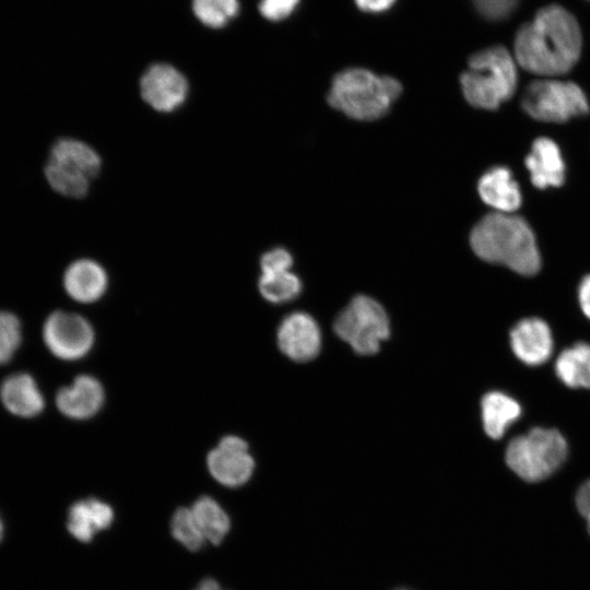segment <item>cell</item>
<instances>
[{
	"label": "cell",
	"instance_id": "obj_29",
	"mask_svg": "<svg viewBox=\"0 0 590 590\" xmlns=\"http://www.w3.org/2000/svg\"><path fill=\"white\" fill-rule=\"evenodd\" d=\"M293 266V256L283 247H275L266 251L260 259L262 274L290 271Z\"/></svg>",
	"mask_w": 590,
	"mask_h": 590
},
{
	"label": "cell",
	"instance_id": "obj_8",
	"mask_svg": "<svg viewBox=\"0 0 590 590\" xmlns=\"http://www.w3.org/2000/svg\"><path fill=\"white\" fill-rule=\"evenodd\" d=\"M43 339L51 354L63 361H75L86 355L94 343V331L82 316L57 310L43 327Z\"/></svg>",
	"mask_w": 590,
	"mask_h": 590
},
{
	"label": "cell",
	"instance_id": "obj_11",
	"mask_svg": "<svg viewBox=\"0 0 590 590\" xmlns=\"http://www.w3.org/2000/svg\"><path fill=\"white\" fill-rule=\"evenodd\" d=\"M278 344L291 359L309 361L320 350V329L310 315L302 311L293 312L285 317L279 327Z\"/></svg>",
	"mask_w": 590,
	"mask_h": 590
},
{
	"label": "cell",
	"instance_id": "obj_22",
	"mask_svg": "<svg viewBox=\"0 0 590 590\" xmlns=\"http://www.w3.org/2000/svg\"><path fill=\"white\" fill-rule=\"evenodd\" d=\"M190 510L205 541L220 544L231 528L229 518L220 504L210 496H201Z\"/></svg>",
	"mask_w": 590,
	"mask_h": 590
},
{
	"label": "cell",
	"instance_id": "obj_19",
	"mask_svg": "<svg viewBox=\"0 0 590 590\" xmlns=\"http://www.w3.org/2000/svg\"><path fill=\"white\" fill-rule=\"evenodd\" d=\"M48 162L90 180L97 176L102 166L101 156L92 146L71 138H62L55 142Z\"/></svg>",
	"mask_w": 590,
	"mask_h": 590
},
{
	"label": "cell",
	"instance_id": "obj_33",
	"mask_svg": "<svg viewBox=\"0 0 590 590\" xmlns=\"http://www.w3.org/2000/svg\"><path fill=\"white\" fill-rule=\"evenodd\" d=\"M396 0H355L356 5L365 12H382L388 10Z\"/></svg>",
	"mask_w": 590,
	"mask_h": 590
},
{
	"label": "cell",
	"instance_id": "obj_32",
	"mask_svg": "<svg viewBox=\"0 0 590 590\" xmlns=\"http://www.w3.org/2000/svg\"><path fill=\"white\" fill-rule=\"evenodd\" d=\"M578 300L582 312L590 319V274L582 278L579 284Z\"/></svg>",
	"mask_w": 590,
	"mask_h": 590
},
{
	"label": "cell",
	"instance_id": "obj_27",
	"mask_svg": "<svg viewBox=\"0 0 590 590\" xmlns=\"http://www.w3.org/2000/svg\"><path fill=\"white\" fill-rule=\"evenodd\" d=\"M22 331L19 318L0 311V365L9 363L21 345Z\"/></svg>",
	"mask_w": 590,
	"mask_h": 590
},
{
	"label": "cell",
	"instance_id": "obj_31",
	"mask_svg": "<svg viewBox=\"0 0 590 590\" xmlns=\"http://www.w3.org/2000/svg\"><path fill=\"white\" fill-rule=\"evenodd\" d=\"M576 506L586 521L587 530L590 534V480L585 482L576 494Z\"/></svg>",
	"mask_w": 590,
	"mask_h": 590
},
{
	"label": "cell",
	"instance_id": "obj_9",
	"mask_svg": "<svg viewBox=\"0 0 590 590\" xmlns=\"http://www.w3.org/2000/svg\"><path fill=\"white\" fill-rule=\"evenodd\" d=\"M188 81L176 68L156 63L146 69L140 80V94L153 109L170 113L179 108L188 95Z\"/></svg>",
	"mask_w": 590,
	"mask_h": 590
},
{
	"label": "cell",
	"instance_id": "obj_30",
	"mask_svg": "<svg viewBox=\"0 0 590 590\" xmlns=\"http://www.w3.org/2000/svg\"><path fill=\"white\" fill-rule=\"evenodd\" d=\"M299 0H260L259 11L270 21H281L293 13Z\"/></svg>",
	"mask_w": 590,
	"mask_h": 590
},
{
	"label": "cell",
	"instance_id": "obj_16",
	"mask_svg": "<svg viewBox=\"0 0 590 590\" xmlns=\"http://www.w3.org/2000/svg\"><path fill=\"white\" fill-rule=\"evenodd\" d=\"M0 399L4 408L20 417H34L45 406L44 397L27 373H16L3 379L0 386Z\"/></svg>",
	"mask_w": 590,
	"mask_h": 590
},
{
	"label": "cell",
	"instance_id": "obj_20",
	"mask_svg": "<svg viewBox=\"0 0 590 590\" xmlns=\"http://www.w3.org/2000/svg\"><path fill=\"white\" fill-rule=\"evenodd\" d=\"M481 410L484 430L493 439L503 437L506 429L521 415L520 404L500 391L486 393Z\"/></svg>",
	"mask_w": 590,
	"mask_h": 590
},
{
	"label": "cell",
	"instance_id": "obj_5",
	"mask_svg": "<svg viewBox=\"0 0 590 590\" xmlns=\"http://www.w3.org/2000/svg\"><path fill=\"white\" fill-rule=\"evenodd\" d=\"M568 446L554 428L534 427L510 440L506 463L527 482H540L551 476L565 461Z\"/></svg>",
	"mask_w": 590,
	"mask_h": 590
},
{
	"label": "cell",
	"instance_id": "obj_21",
	"mask_svg": "<svg viewBox=\"0 0 590 590\" xmlns=\"http://www.w3.org/2000/svg\"><path fill=\"white\" fill-rule=\"evenodd\" d=\"M555 373L569 388L590 389V344L578 342L560 352Z\"/></svg>",
	"mask_w": 590,
	"mask_h": 590
},
{
	"label": "cell",
	"instance_id": "obj_35",
	"mask_svg": "<svg viewBox=\"0 0 590 590\" xmlns=\"http://www.w3.org/2000/svg\"><path fill=\"white\" fill-rule=\"evenodd\" d=\"M3 538V523H2V519L0 517V541L2 540Z\"/></svg>",
	"mask_w": 590,
	"mask_h": 590
},
{
	"label": "cell",
	"instance_id": "obj_24",
	"mask_svg": "<svg viewBox=\"0 0 590 590\" xmlns=\"http://www.w3.org/2000/svg\"><path fill=\"white\" fill-rule=\"evenodd\" d=\"M45 176L50 187L58 193L70 198H83L90 188V179L48 162Z\"/></svg>",
	"mask_w": 590,
	"mask_h": 590
},
{
	"label": "cell",
	"instance_id": "obj_13",
	"mask_svg": "<svg viewBox=\"0 0 590 590\" xmlns=\"http://www.w3.org/2000/svg\"><path fill=\"white\" fill-rule=\"evenodd\" d=\"M524 165L532 185L538 189L559 187L565 181L566 166L560 149L547 137H539L533 141Z\"/></svg>",
	"mask_w": 590,
	"mask_h": 590
},
{
	"label": "cell",
	"instance_id": "obj_6",
	"mask_svg": "<svg viewBox=\"0 0 590 590\" xmlns=\"http://www.w3.org/2000/svg\"><path fill=\"white\" fill-rule=\"evenodd\" d=\"M521 107L534 120L553 123L566 122L590 110L582 88L557 78L532 81L523 91Z\"/></svg>",
	"mask_w": 590,
	"mask_h": 590
},
{
	"label": "cell",
	"instance_id": "obj_1",
	"mask_svg": "<svg viewBox=\"0 0 590 590\" xmlns=\"http://www.w3.org/2000/svg\"><path fill=\"white\" fill-rule=\"evenodd\" d=\"M582 36L576 17L559 4L540 9L518 30L514 52L517 63L542 78L569 72L580 58Z\"/></svg>",
	"mask_w": 590,
	"mask_h": 590
},
{
	"label": "cell",
	"instance_id": "obj_7",
	"mask_svg": "<svg viewBox=\"0 0 590 590\" xmlns=\"http://www.w3.org/2000/svg\"><path fill=\"white\" fill-rule=\"evenodd\" d=\"M335 333L358 354L378 352L390 333L388 316L374 298L357 295L339 314L334 322Z\"/></svg>",
	"mask_w": 590,
	"mask_h": 590
},
{
	"label": "cell",
	"instance_id": "obj_17",
	"mask_svg": "<svg viewBox=\"0 0 590 590\" xmlns=\"http://www.w3.org/2000/svg\"><path fill=\"white\" fill-rule=\"evenodd\" d=\"M107 284L106 271L91 259H79L72 262L63 275L66 292L79 303L97 300L105 293Z\"/></svg>",
	"mask_w": 590,
	"mask_h": 590
},
{
	"label": "cell",
	"instance_id": "obj_15",
	"mask_svg": "<svg viewBox=\"0 0 590 590\" xmlns=\"http://www.w3.org/2000/svg\"><path fill=\"white\" fill-rule=\"evenodd\" d=\"M477 192L482 201L498 213H514L522 203L519 184L505 166L487 169L477 181Z\"/></svg>",
	"mask_w": 590,
	"mask_h": 590
},
{
	"label": "cell",
	"instance_id": "obj_12",
	"mask_svg": "<svg viewBox=\"0 0 590 590\" xmlns=\"http://www.w3.org/2000/svg\"><path fill=\"white\" fill-rule=\"evenodd\" d=\"M510 345L515 355L529 366L545 363L553 353V337L548 324L541 318H524L510 331Z\"/></svg>",
	"mask_w": 590,
	"mask_h": 590
},
{
	"label": "cell",
	"instance_id": "obj_25",
	"mask_svg": "<svg viewBox=\"0 0 590 590\" xmlns=\"http://www.w3.org/2000/svg\"><path fill=\"white\" fill-rule=\"evenodd\" d=\"M196 16L210 27H222L239 9L238 0H193Z\"/></svg>",
	"mask_w": 590,
	"mask_h": 590
},
{
	"label": "cell",
	"instance_id": "obj_2",
	"mask_svg": "<svg viewBox=\"0 0 590 590\" xmlns=\"http://www.w3.org/2000/svg\"><path fill=\"white\" fill-rule=\"evenodd\" d=\"M470 245L482 260L503 264L521 275L531 276L541 269V255L530 224L515 213L493 212L472 228Z\"/></svg>",
	"mask_w": 590,
	"mask_h": 590
},
{
	"label": "cell",
	"instance_id": "obj_28",
	"mask_svg": "<svg viewBox=\"0 0 590 590\" xmlns=\"http://www.w3.org/2000/svg\"><path fill=\"white\" fill-rule=\"evenodd\" d=\"M520 0H472L476 11L486 20L502 21L510 16Z\"/></svg>",
	"mask_w": 590,
	"mask_h": 590
},
{
	"label": "cell",
	"instance_id": "obj_34",
	"mask_svg": "<svg viewBox=\"0 0 590 590\" xmlns=\"http://www.w3.org/2000/svg\"><path fill=\"white\" fill-rule=\"evenodd\" d=\"M194 590H221L219 583L214 579H204Z\"/></svg>",
	"mask_w": 590,
	"mask_h": 590
},
{
	"label": "cell",
	"instance_id": "obj_23",
	"mask_svg": "<svg viewBox=\"0 0 590 590\" xmlns=\"http://www.w3.org/2000/svg\"><path fill=\"white\" fill-rule=\"evenodd\" d=\"M259 291L261 295L271 303L281 304L294 299L302 291L299 278L291 270L261 274L259 279Z\"/></svg>",
	"mask_w": 590,
	"mask_h": 590
},
{
	"label": "cell",
	"instance_id": "obj_10",
	"mask_svg": "<svg viewBox=\"0 0 590 590\" xmlns=\"http://www.w3.org/2000/svg\"><path fill=\"white\" fill-rule=\"evenodd\" d=\"M211 475L222 485L235 487L245 484L255 469L247 442L238 436L221 439L206 459Z\"/></svg>",
	"mask_w": 590,
	"mask_h": 590
},
{
	"label": "cell",
	"instance_id": "obj_3",
	"mask_svg": "<svg viewBox=\"0 0 590 590\" xmlns=\"http://www.w3.org/2000/svg\"><path fill=\"white\" fill-rule=\"evenodd\" d=\"M401 93L397 79L355 67L333 76L327 101L352 119L371 121L384 117Z\"/></svg>",
	"mask_w": 590,
	"mask_h": 590
},
{
	"label": "cell",
	"instance_id": "obj_26",
	"mask_svg": "<svg viewBox=\"0 0 590 590\" xmlns=\"http://www.w3.org/2000/svg\"><path fill=\"white\" fill-rule=\"evenodd\" d=\"M173 536L190 551H199L205 544V539L199 531L190 508H178L170 520Z\"/></svg>",
	"mask_w": 590,
	"mask_h": 590
},
{
	"label": "cell",
	"instance_id": "obj_18",
	"mask_svg": "<svg viewBox=\"0 0 590 590\" xmlns=\"http://www.w3.org/2000/svg\"><path fill=\"white\" fill-rule=\"evenodd\" d=\"M114 520L113 508L97 498H86L71 505L67 528L73 538L87 543L94 535L107 529Z\"/></svg>",
	"mask_w": 590,
	"mask_h": 590
},
{
	"label": "cell",
	"instance_id": "obj_4",
	"mask_svg": "<svg viewBox=\"0 0 590 590\" xmlns=\"http://www.w3.org/2000/svg\"><path fill=\"white\" fill-rule=\"evenodd\" d=\"M517 64L504 46H492L472 55L468 69L460 75L465 101L475 108L497 109L517 90Z\"/></svg>",
	"mask_w": 590,
	"mask_h": 590
},
{
	"label": "cell",
	"instance_id": "obj_14",
	"mask_svg": "<svg viewBox=\"0 0 590 590\" xmlns=\"http://www.w3.org/2000/svg\"><path fill=\"white\" fill-rule=\"evenodd\" d=\"M105 399L101 382L92 376L81 375L56 394L58 410L67 417L85 420L95 415Z\"/></svg>",
	"mask_w": 590,
	"mask_h": 590
}]
</instances>
